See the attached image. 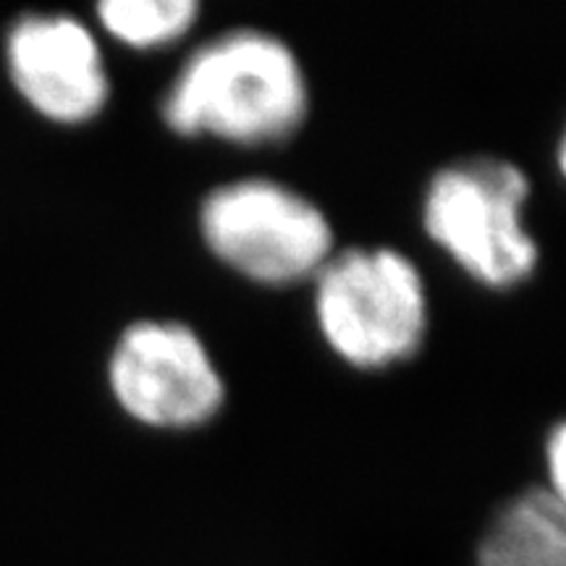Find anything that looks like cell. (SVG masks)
I'll return each mask as SVG.
<instances>
[{
    "instance_id": "1",
    "label": "cell",
    "mask_w": 566,
    "mask_h": 566,
    "mask_svg": "<svg viewBox=\"0 0 566 566\" xmlns=\"http://www.w3.org/2000/svg\"><path fill=\"white\" fill-rule=\"evenodd\" d=\"M304 113L307 82L292 48L254 30L202 45L163 101V118L174 132L250 147L292 137Z\"/></svg>"
},
{
    "instance_id": "2",
    "label": "cell",
    "mask_w": 566,
    "mask_h": 566,
    "mask_svg": "<svg viewBox=\"0 0 566 566\" xmlns=\"http://www.w3.org/2000/svg\"><path fill=\"white\" fill-rule=\"evenodd\" d=\"M317 323L354 367H386L420 349L428 325L422 275L401 252L346 250L317 271Z\"/></svg>"
},
{
    "instance_id": "3",
    "label": "cell",
    "mask_w": 566,
    "mask_h": 566,
    "mask_svg": "<svg viewBox=\"0 0 566 566\" xmlns=\"http://www.w3.org/2000/svg\"><path fill=\"white\" fill-rule=\"evenodd\" d=\"M527 195V176L512 163L462 160L430 181L424 229L472 279L493 289L514 286L537 263V247L522 223Z\"/></svg>"
},
{
    "instance_id": "4",
    "label": "cell",
    "mask_w": 566,
    "mask_h": 566,
    "mask_svg": "<svg viewBox=\"0 0 566 566\" xmlns=\"http://www.w3.org/2000/svg\"><path fill=\"white\" fill-rule=\"evenodd\" d=\"M200 226L226 265L268 286L315 275L334 244L321 208L265 179L218 187L202 205Z\"/></svg>"
},
{
    "instance_id": "5",
    "label": "cell",
    "mask_w": 566,
    "mask_h": 566,
    "mask_svg": "<svg viewBox=\"0 0 566 566\" xmlns=\"http://www.w3.org/2000/svg\"><path fill=\"white\" fill-rule=\"evenodd\" d=\"M111 388L134 420L153 428H195L223 405V380L208 349L181 323L132 325L111 354Z\"/></svg>"
},
{
    "instance_id": "6",
    "label": "cell",
    "mask_w": 566,
    "mask_h": 566,
    "mask_svg": "<svg viewBox=\"0 0 566 566\" xmlns=\"http://www.w3.org/2000/svg\"><path fill=\"white\" fill-rule=\"evenodd\" d=\"M9 69L24 101L59 124H82L108 101L101 48L71 17H24L9 34Z\"/></svg>"
},
{
    "instance_id": "7",
    "label": "cell",
    "mask_w": 566,
    "mask_h": 566,
    "mask_svg": "<svg viewBox=\"0 0 566 566\" xmlns=\"http://www.w3.org/2000/svg\"><path fill=\"white\" fill-rule=\"evenodd\" d=\"M475 566H566L564 501L551 491H527L491 522Z\"/></svg>"
},
{
    "instance_id": "8",
    "label": "cell",
    "mask_w": 566,
    "mask_h": 566,
    "mask_svg": "<svg viewBox=\"0 0 566 566\" xmlns=\"http://www.w3.org/2000/svg\"><path fill=\"white\" fill-rule=\"evenodd\" d=\"M103 27L134 48L168 45L192 30L195 0H108L97 6Z\"/></svg>"
},
{
    "instance_id": "9",
    "label": "cell",
    "mask_w": 566,
    "mask_h": 566,
    "mask_svg": "<svg viewBox=\"0 0 566 566\" xmlns=\"http://www.w3.org/2000/svg\"><path fill=\"white\" fill-rule=\"evenodd\" d=\"M546 457H548V475H551L548 491L564 501V493H566V433H564V424H556L554 433H551L548 446H546Z\"/></svg>"
}]
</instances>
